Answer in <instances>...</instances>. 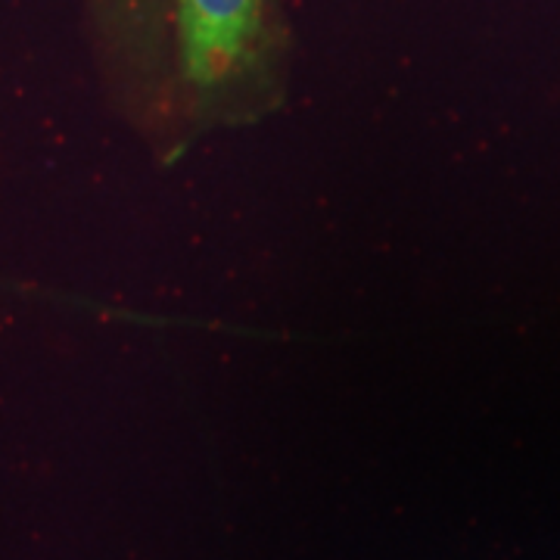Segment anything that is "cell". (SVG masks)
<instances>
[{
  "instance_id": "6da1fadb",
  "label": "cell",
  "mask_w": 560,
  "mask_h": 560,
  "mask_svg": "<svg viewBox=\"0 0 560 560\" xmlns=\"http://www.w3.org/2000/svg\"><path fill=\"white\" fill-rule=\"evenodd\" d=\"M172 57L190 140L256 125L283 103L268 0H172Z\"/></svg>"
},
{
  "instance_id": "7a4b0ae2",
  "label": "cell",
  "mask_w": 560,
  "mask_h": 560,
  "mask_svg": "<svg viewBox=\"0 0 560 560\" xmlns=\"http://www.w3.org/2000/svg\"><path fill=\"white\" fill-rule=\"evenodd\" d=\"M168 7L172 0H97L113 106L162 162H175L190 147L175 84Z\"/></svg>"
}]
</instances>
